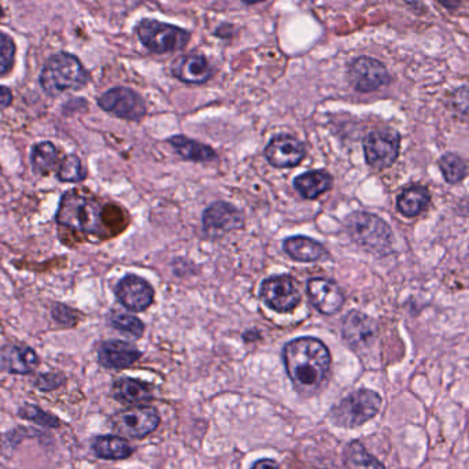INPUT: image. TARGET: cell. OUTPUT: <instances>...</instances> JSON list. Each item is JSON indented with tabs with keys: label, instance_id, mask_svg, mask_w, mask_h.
I'll return each instance as SVG.
<instances>
[{
	"label": "cell",
	"instance_id": "cell-1",
	"mask_svg": "<svg viewBox=\"0 0 469 469\" xmlns=\"http://www.w3.org/2000/svg\"><path fill=\"white\" fill-rule=\"evenodd\" d=\"M283 362L287 375L301 393L319 390L331 370L330 350L311 336L289 342L284 346Z\"/></svg>",
	"mask_w": 469,
	"mask_h": 469
},
{
	"label": "cell",
	"instance_id": "cell-2",
	"mask_svg": "<svg viewBox=\"0 0 469 469\" xmlns=\"http://www.w3.org/2000/svg\"><path fill=\"white\" fill-rule=\"evenodd\" d=\"M59 227L67 228L84 235H103V208L94 197L80 189H70L59 202L56 217Z\"/></svg>",
	"mask_w": 469,
	"mask_h": 469
},
{
	"label": "cell",
	"instance_id": "cell-3",
	"mask_svg": "<svg viewBox=\"0 0 469 469\" xmlns=\"http://www.w3.org/2000/svg\"><path fill=\"white\" fill-rule=\"evenodd\" d=\"M88 70L77 56L58 53L50 56L40 72L39 83L50 97H58L65 91H77L89 83Z\"/></svg>",
	"mask_w": 469,
	"mask_h": 469
},
{
	"label": "cell",
	"instance_id": "cell-4",
	"mask_svg": "<svg viewBox=\"0 0 469 469\" xmlns=\"http://www.w3.org/2000/svg\"><path fill=\"white\" fill-rule=\"evenodd\" d=\"M346 229L357 245L383 256L392 250L393 230L381 217L367 211H357L346 219Z\"/></svg>",
	"mask_w": 469,
	"mask_h": 469
},
{
	"label": "cell",
	"instance_id": "cell-5",
	"mask_svg": "<svg viewBox=\"0 0 469 469\" xmlns=\"http://www.w3.org/2000/svg\"><path fill=\"white\" fill-rule=\"evenodd\" d=\"M382 398L372 390L352 393L333 406L331 419L338 427L354 428L365 424L381 411Z\"/></svg>",
	"mask_w": 469,
	"mask_h": 469
},
{
	"label": "cell",
	"instance_id": "cell-6",
	"mask_svg": "<svg viewBox=\"0 0 469 469\" xmlns=\"http://www.w3.org/2000/svg\"><path fill=\"white\" fill-rule=\"evenodd\" d=\"M137 35L142 45L154 54L178 53L191 40V34L186 29L156 20L140 21Z\"/></svg>",
	"mask_w": 469,
	"mask_h": 469
},
{
	"label": "cell",
	"instance_id": "cell-7",
	"mask_svg": "<svg viewBox=\"0 0 469 469\" xmlns=\"http://www.w3.org/2000/svg\"><path fill=\"white\" fill-rule=\"evenodd\" d=\"M161 417L153 406H132L110 419L111 430L124 438L142 439L158 428Z\"/></svg>",
	"mask_w": 469,
	"mask_h": 469
},
{
	"label": "cell",
	"instance_id": "cell-8",
	"mask_svg": "<svg viewBox=\"0 0 469 469\" xmlns=\"http://www.w3.org/2000/svg\"><path fill=\"white\" fill-rule=\"evenodd\" d=\"M350 86L362 94L378 91L392 81L386 65L372 56H362L354 59L347 70Z\"/></svg>",
	"mask_w": 469,
	"mask_h": 469
},
{
	"label": "cell",
	"instance_id": "cell-9",
	"mask_svg": "<svg viewBox=\"0 0 469 469\" xmlns=\"http://www.w3.org/2000/svg\"><path fill=\"white\" fill-rule=\"evenodd\" d=\"M97 105L106 113L113 114L123 120L139 121L148 113V106L143 97L127 87L108 89L97 99Z\"/></svg>",
	"mask_w": 469,
	"mask_h": 469
},
{
	"label": "cell",
	"instance_id": "cell-10",
	"mask_svg": "<svg viewBox=\"0 0 469 469\" xmlns=\"http://www.w3.org/2000/svg\"><path fill=\"white\" fill-rule=\"evenodd\" d=\"M401 137L390 128L376 129L364 140L365 159L373 169H387L397 161Z\"/></svg>",
	"mask_w": 469,
	"mask_h": 469
},
{
	"label": "cell",
	"instance_id": "cell-11",
	"mask_svg": "<svg viewBox=\"0 0 469 469\" xmlns=\"http://www.w3.org/2000/svg\"><path fill=\"white\" fill-rule=\"evenodd\" d=\"M262 300L265 305L279 313L294 311L301 302V292L290 276H273L261 284Z\"/></svg>",
	"mask_w": 469,
	"mask_h": 469
},
{
	"label": "cell",
	"instance_id": "cell-12",
	"mask_svg": "<svg viewBox=\"0 0 469 469\" xmlns=\"http://www.w3.org/2000/svg\"><path fill=\"white\" fill-rule=\"evenodd\" d=\"M245 217L235 206L228 202H216L203 213V228L210 237H221L230 230L243 227Z\"/></svg>",
	"mask_w": 469,
	"mask_h": 469
},
{
	"label": "cell",
	"instance_id": "cell-13",
	"mask_svg": "<svg viewBox=\"0 0 469 469\" xmlns=\"http://www.w3.org/2000/svg\"><path fill=\"white\" fill-rule=\"evenodd\" d=\"M116 295L131 311H143L150 308L154 301V290L148 281L135 275L121 279L116 287Z\"/></svg>",
	"mask_w": 469,
	"mask_h": 469
},
{
	"label": "cell",
	"instance_id": "cell-14",
	"mask_svg": "<svg viewBox=\"0 0 469 469\" xmlns=\"http://www.w3.org/2000/svg\"><path fill=\"white\" fill-rule=\"evenodd\" d=\"M305 156V145L290 135H279L273 138L265 148L268 162L275 168L297 167Z\"/></svg>",
	"mask_w": 469,
	"mask_h": 469
},
{
	"label": "cell",
	"instance_id": "cell-15",
	"mask_svg": "<svg viewBox=\"0 0 469 469\" xmlns=\"http://www.w3.org/2000/svg\"><path fill=\"white\" fill-rule=\"evenodd\" d=\"M142 353L128 342L106 341L97 349V360L100 365L108 370H124L131 367Z\"/></svg>",
	"mask_w": 469,
	"mask_h": 469
},
{
	"label": "cell",
	"instance_id": "cell-16",
	"mask_svg": "<svg viewBox=\"0 0 469 469\" xmlns=\"http://www.w3.org/2000/svg\"><path fill=\"white\" fill-rule=\"evenodd\" d=\"M309 297L320 313L330 314L341 311L344 297L338 284L327 279H311L308 283Z\"/></svg>",
	"mask_w": 469,
	"mask_h": 469
},
{
	"label": "cell",
	"instance_id": "cell-17",
	"mask_svg": "<svg viewBox=\"0 0 469 469\" xmlns=\"http://www.w3.org/2000/svg\"><path fill=\"white\" fill-rule=\"evenodd\" d=\"M173 76L187 84H205L213 76V69L205 56L200 54L180 56L173 61Z\"/></svg>",
	"mask_w": 469,
	"mask_h": 469
},
{
	"label": "cell",
	"instance_id": "cell-18",
	"mask_svg": "<svg viewBox=\"0 0 469 469\" xmlns=\"http://www.w3.org/2000/svg\"><path fill=\"white\" fill-rule=\"evenodd\" d=\"M378 333V325L373 319L362 311H350L343 321V338L353 347H365L372 343Z\"/></svg>",
	"mask_w": 469,
	"mask_h": 469
},
{
	"label": "cell",
	"instance_id": "cell-19",
	"mask_svg": "<svg viewBox=\"0 0 469 469\" xmlns=\"http://www.w3.org/2000/svg\"><path fill=\"white\" fill-rule=\"evenodd\" d=\"M113 397L128 406H145L153 401L150 384L132 378L118 379L113 384Z\"/></svg>",
	"mask_w": 469,
	"mask_h": 469
},
{
	"label": "cell",
	"instance_id": "cell-20",
	"mask_svg": "<svg viewBox=\"0 0 469 469\" xmlns=\"http://www.w3.org/2000/svg\"><path fill=\"white\" fill-rule=\"evenodd\" d=\"M2 364L5 370L15 375H28L39 365L36 352L25 344H15L7 347L2 354Z\"/></svg>",
	"mask_w": 469,
	"mask_h": 469
},
{
	"label": "cell",
	"instance_id": "cell-21",
	"mask_svg": "<svg viewBox=\"0 0 469 469\" xmlns=\"http://www.w3.org/2000/svg\"><path fill=\"white\" fill-rule=\"evenodd\" d=\"M284 251L291 259L301 262H314L327 257V250L321 243L306 237H292L284 240Z\"/></svg>",
	"mask_w": 469,
	"mask_h": 469
},
{
	"label": "cell",
	"instance_id": "cell-22",
	"mask_svg": "<svg viewBox=\"0 0 469 469\" xmlns=\"http://www.w3.org/2000/svg\"><path fill=\"white\" fill-rule=\"evenodd\" d=\"M62 158L58 148L51 142H40L32 148L31 164L39 176H48L56 172Z\"/></svg>",
	"mask_w": 469,
	"mask_h": 469
},
{
	"label": "cell",
	"instance_id": "cell-23",
	"mask_svg": "<svg viewBox=\"0 0 469 469\" xmlns=\"http://www.w3.org/2000/svg\"><path fill=\"white\" fill-rule=\"evenodd\" d=\"M92 450L97 457L103 460H126L134 453V447L126 439L111 435L95 438L92 442Z\"/></svg>",
	"mask_w": 469,
	"mask_h": 469
},
{
	"label": "cell",
	"instance_id": "cell-24",
	"mask_svg": "<svg viewBox=\"0 0 469 469\" xmlns=\"http://www.w3.org/2000/svg\"><path fill=\"white\" fill-rule=\"evenodd\" d=\"M331 186H332V178L325 170L303 173L294 181L295 189L305 199H316L319 195L328 191Z\"/></svg>",
	"mask_w": 469,
	"mask_h": 469
},
{
	"label": "cell",
	"instance_id": "cell-25",
	"mask_svg": "<svg viewBox=\"0 0 469 469\" xmlns=\"http://www.w3.org/2000/svg\"><path fill=\"white\" fill-rule=\"evenodd\" d=\"M430 194L424 187H411L403 189L397 199V208L403 216L416 217L427 209Z\"/></svg>",
	"mask_w": 469,
	"mask_h": 469
},
{
	"label": "cell",
	"instance_id": "cell-26",
	"mask_svg": "<svg viewBox=\"0 0 469 469\" xmlns=\"http://www.w3.org/2000/svg\"><path fill=\"white\" fill-rule=\"evenodd\" d=\"M169 143L178 151V154H180L184 159H189V161L208 162L217 157L216 153L209 146L195 142V140L187 139L183 135L170 138Z\"/></svg>",
	"mask_w": 469,
	"mask_h": 469
},
{
	"label": "cell",
	"instance_id": "cell-27",
	"mask_svg": "<svg viewBox=\"0 0 469 469\" xmlns=\"http://www.w3.org/2000/svg\"><path fill=\"white\" fill-rule=\"evenodd\" d=\"M343 458L346 469H384L383 464L370 454L364 444L357 441L347 444Z\"/></svg>",
	"mask_w": 469,
	"mask_h": 469
},
{
	"label": "cell",
	"instance_id": "cell-28",
	"mask_svg": "<svg viewBox=\"0 0 469 469\" xmlns=\"http://www.w3.org/2000/svg\"><path fill=\"white\" fill-rule=\"evenodd\" d=\"M438 165L441 168L442 175L446 178L447 183L450 184L460 183L465 178L466 173H468L465 162L457 154H444L439 158Z\"/></svg>",
	"mask_w": 469,
	"mask_h": 469
},
{
	"label": "cell",
	"instance_id": "cell-29",
	"mask_svg": "<svg viewBox=\"0 0 469 469\" xmlns=\"http://www.w3.org/2000/svg\"><path fill=\"white\" fill-rule=\"evenodd\" d=\"M56 176L62 183H78V181H83L87 178V172L80 158L75 154H69V156H65L62 158Z\"/></svg>",
	"mask_w": 469,
	"mask_h": 469
},
{
	"label": "cell",
	"instance_id": "cell-30",
	"mask_svg": "<svg viewBox=\"0 0 469 469\" xmlns=\"http://www.w3.org/2000/svg\"><path fill=\"white\" fill-rule=\"evenodd\" d=\"M108 322L116 330L128 333V335L135 336V338H140L143 332H145V324L137 317L131 316V314L111 311L110 316H108Z\"/></svg>",
	"mask_w": 469,
	"mask_h": 469
},
{
	"label": "cell",
	"instance_id": "cell-31",
	"mask_svg": "<svg viewBox=\"0 0 469 469\" xmlns=\"http://www.w3.org/2000/svg\"><path fill=\"white\" fill-rule=\"evenodd\" d=\"M15 40L5 32H0V77L9 75L12 72L15 62Z\"/></svg>",
	"mask_w": 469,
	"mask_h": 469
},
{
	"label": "cell",
	"instance_id": "cell-32",
	"mask_svg": "<svg viewBox=\"0 0 469 469\" xmlns=\"http://www.w3.org/2000/svg\"><path fill=\"white\" fill-rule=\"evenodd\" d=\"M449 107L461 120L469 123V86L460 87L450 95Z\"/></svg>",
	"mask_w": 469,
	"mask_h": 469
},
{
	"label": "cell",
	"instance_id": "cell-33",
	"mask_svg": "<svg viewBox=\"0 0 469 469\" xmlns=\"http://www.w3.org/2000/svg\"><path fill=\"white\" fill-rule=\"evenodd\" d=\"M21 417L37 423V424L48 425V427H58L59 420L53 414L46 413L42 409L35 405H25L20 409Z\"/></svg>",
	"mask_w": 469,
	"mask_h": 469
},
{
	"label": "cell",
	"instance_id": "cell-34",
	"mask_svg": "<svg viewBox=\"0 0 469 469\" xmlns=\"http://www.w3.org/2000/svg\"><path fill=\"white\" fill-rule=\"evenodd\" d=\"M51 314H53V319L56 322L65 325V327H73L78 321L77 311L75 309L69 308V306L64 305V303H56L53 306Z\"/></svg>",
	"mask_w": 469,
	"mask_h": 469
},
{
	"label": "cell",
	"instance_id": "cell-35",
	"mask_svg": "<svg viewBox=\"0 0 469 469\" xmlns=\"http://www.w3.org/2000/svg\"><path fill=\"white\" fill-rule=\"evenodd\" d=\"M62 383H64V376L58 375V373H45L37 378L35 384L42 392H51V390L58 389Z\"/></svg>",
	"mask_w": 469,
	"mask_h": 469
},
{
	"label": "cell",
	"instance_id": "cell-36",
	"mask_svg": "<svg viewBox=\"0 0 469 469\" xmlns=\"http://www.w3.org/2000/svg\"><path fill=\"white\" fill-rule=\"evenodd\" d=\"M403 4L417 15H425L428 13V7L425 6L423 0H403Z\"/></svg>",
	"mask_w": 469,
	"mask_h": 469
},
{
	"label": "cell",
	"instance_id": "cell-37",
	"mask_svg": "<svg viewBox=\"0 0 469 469\" xmlns=\"http://www.w3.org/2000/svg\"><path fill=\"white\" fill-rule=\"evenodd\" d=\"M12 103V91L7 87L0 86V107H9Z\"/></svg>",
	"mask_w": 469,
	"mask_h": 469
},
{
	"label": "cell",
	"instance_id": "cell-38",
	"mask_svg": "<svg viewBox=\"0 0 469 469\" xmlns=\"http://www.w3.org/2000/svg\"><path fill=\"white\" fill-rule=\"evenodd\" d=\"M435 2H438L444 10L450 13L457 12L463 5V0H435Z\"/></svg>",
	"mask_w": 469,
	"mask_h": 469
},
{
	"label": "cell",
	"instance_id": "cell-39",
	"mask_svg": "<svg viewBox=\"0 0 469 469\" xmlns=\"http://www.w3.org/2000/svg\"><path fill=\"white\" fill-rule=\"evenodd\" d=\"M251 469H280L279 464L276 461L270 460V458H262V460L257 461L253 464Z\"/></svg>",
	"mask_w": 469,
	"mask_h": 469
},
{
	"label": "cell",
	"instance_id": "cell-40",
	"mask_svg": "<svg viewBox=\"0 0 469 469\" xmlns=\"http://www.w3.org/2000/svg\"><path fill=\"white\" fill-rule=\"evenodd\" d=\"M245 4L254 5V4H261V2H265V0H242Z\"/></svg>",
	"mask_w": 469,
	"mask_h": 469
},
{
	"label": "cell",
	"instance_id": "cell-41",
	"mask_svg": "<svg viewBox=\"0 0 469 469\" xmlns=\"http://www.w3.org/2000/svg\"><path fill=\"white\" fill-rule=\"evenodd\" d=\"M4 15H5L4 9H2V7H0V18L4 17Z\"/></svg>",
	"mask_w": 469,
	"mask_h": 469
}]
</instances>
